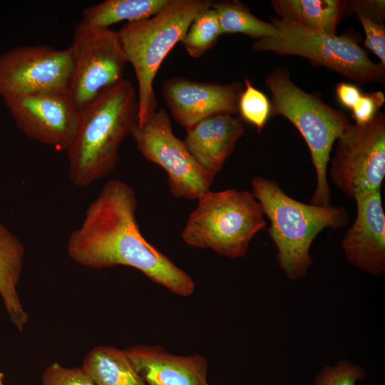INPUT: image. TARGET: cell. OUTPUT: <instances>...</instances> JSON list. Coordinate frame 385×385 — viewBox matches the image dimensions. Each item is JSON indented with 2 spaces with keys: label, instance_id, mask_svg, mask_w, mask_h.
Wrapping results in <instances>:
<instances>
[{
  "label": "cell",
  "instance_id": "cell-1",
  "mask_svg": "<svg viewBox=\"0 0 385 385\" xmlns=\"http://www.w3.org/2000/svg\"><path fill=\"white\" fill-rule=\"evenodd\" d=\"M133 189L117 179L107 181L89 204L81 225L68 238L67 252L93 269L124 265L182 297L195 288L192 278L142 235L136 219Z\"/></svg>",
  "mask_w": 385,
  "mask_h": 385
},
{
  "label": "cell",
  "instance_id": "cell-2",
  "mask_svg": "<svg viewBox=\"0 0 385 385\" xmlns=\"http://www.w3.org/2000/svg\"><path fill=\"white\" fill-rule=\"evenodd\" d=\"M138 113V92L124 78L79 110L77 131L66 150L74 185L89 187L115 170L119 148L137 125Z\"/></svg>",
  "mask_w": 385,
  "mask_h": 385
},
{
  "label": "cell",
  "instance_id": "cell-3",
  "mask_svg": "<svg viewBox=\"0 0 385 385\" xmlns=\"http://www.w3.org/2000/svg\"><path fill=\"white\" fill-rule=\"evenodd\" d=\"M252 194L270 222L268 233L274 244L279 268L292 280L304 277L312 265L310 246L324 229L346 226L350 217L335 205L301 202L286 194L273 180L256 176Z\"/></svg>",
  "mask_w": 385,
  "mask_h": 385
},
{
  "label": "cell",
  "instance_id": "cell-4",
  "mask_svg": "<svg viewBox=\"0 0 385 385\" xmlns=\"http://www.w3.org/2000/svg\"><path fill=\"white\" fill-rule=\"evenodd\" d=\"M265 84L271 93V115L287 118L309 148L317 176L310 203L330 205L332 193L327 181L330 153L337 138L352 123L344 113L325 103L319 94L298 87L287 68H274L267 76Z\"/></svg>",
  "mask_w": 385,
  "mask_h": 385
},
{
  "label": "cell",
  "instance_id": "cell-5",
  "mask_svg": "<svg viewBox=\"0 0 385 385\" xmlns=\"http://www.w3.org/2000/svg\"><path fill=\"white\" fill-rule=\"evenodd\" d=\"M212 4L210 0H171L155 16L126 22L118 31L138 82V126L145 123L156 111L153 81L162 62L181 42L194 19Z\"/></svg>",
  "mask_w": 385,
  "mask_h": 385
},
{
  "label": "cell",
  "instance_id": "cell-6",
  "mask_svg": "<svg viewBox=\"0 0 385 385\" xmlns=\"http://www.w3.org/2000/svg\"><path fill=\"white\" fill-rule=\"evenodd\" d=\"M197 202L181 233L188 245L240 258L253 237L266 227L262 206L247 190H208Z\"/></svg>",
  "mask_w": 385,
  "mask_h": 385
},
{
  "label": "cell",
  "instance_id": "cell-7",
  "mask_svg": "<svg viewBox=\"0 0 385 385\" xmlns=\"http://www.w3.org/2000/svg\"><path fill=\"white\" fill-rule=\"evenodd\" d=\"M271 20L279 36L254 41L253 50L301 56L359 84L384 81L385 66L372 61L354 36L312 30L276 16Z\"/></svg>",
  "mask_w": 385,
  "mask_h": 385
},
{
  "label": "cell",
  "instance_id": "cell-8",
  "mask_svg": "<svg viewBox=\"0 0 385 385\" xmlns=\"http://www.w3.org/2000/svg\"><path fill=\"white\" fill-rule=\"evenodd\" d=\"M330 158L334 185L356 200L381 189L385 177V115L364 125L351 124L337 138Z\"/></svg>",
  "mask_w": 385,
  "mask_h": 385
},
{
  "label": "cell",
  "instance_id": "cell-9",
  "mask_svg": "<svg viewBox=\"0 0 385 385\" xmlns=\"http://www.w3.org/2000/svg\"><path fill=\"white\" fill-rule=\"evenodd\" d=\"M70 47L73 66L68 96L79 111L123 78L128 61L118 31L81 20L75 26Z\"/></svg>",
  "mask_w": 385,
  "mask_h": 385
},
{
  "label": "cell",
  "instance_id": "cell-10",
  "mask_svg": "<svg viewBox=\"0 0 385 385\" xmlns=\"http://www.w3.org/2000/svg\"><path fill=\"white\" fill-rule=\"evenodd\" d=\"M130 135L140 154L162 168L168 175L170 192L176 198L198 200L210 190L214 177L203 170L175 135L168 113L155 111Z\"/></svg>",
  "mask_w": 385,
  "mask_h": 385
},
{
  "label": "cell",
  "instance_id": "cell-11",
  "mask_svg": "<svg viewBox=\"0 0 385 385\" xmlns=\"http://www.w3.org/2000/svg\"><path fill=\"white\" fill-rule=\"evenodd\" d=\"M73 66L71 47L24 46L0 55V96L68 94Z\"/></svg>",
  "mask_w": 385,
  "mask_h": 385
},
{
  "label": "cell",
  "instance_id": "cell-12",
  "mask_svg": "<svg viewBox=\"0 0 385 385\" xmlns=\"http://www.w3.org/2000/svg\"><path fill=\"white\" fill-rule=\"evenodd\" d=\"M16 126L27 137L67 150L76 135L79 111L66 93H38L4 98Z\"/></svg>",
  "mask_w": 385,
  "mask_h": 385
},
{
  "label": "cell",
  "instance_id": "cell-13",
  "mask_svg": "<svg viewBox=\"0 0 385 385\" xmlns=\"http://www.w3.org/2000/svg\"><path fill=\"white\" fill-rule=\"evenodd\" d=\"M243 88L237 81L220 84L172 77L163 83V96L173 118L187 129L212 115L235 114Z\"/></svg>",
  "mask_w": 385,
  "mask_h": 385
},
{
  "label": "cell",
  "instance_id": "cell-14",
  "mask_svg": "<svg viewBox=\"0 0 385 385\" xmlns=\"http://www.w3.org/2000/svg\"><path fill=\"white\" fill-rule=\"evenodd\" d=\"M356 201V216L342 240L346 260L376 277L385 272V214L381 189Z\"/></svg>",
  "mask_w": 385,
  "mask_h": 385
},
{
  "label": "cell",
  "instance_id": "cell-15",
  "mask_svg": "<svg viewBox=\"0 0 385 385\" xmlns=\"http://www.w3.org/2000/svg\"><path fill=\"white\" fill-rule=\"evenodd\" d=\"M125 352L147 385H209L207 360L198 354L178 356L149 345H136Z\"/></svg>",
  "mask_w": 385,
  "mask_h": 385
},
{
  "label": "cell",
  "instance_id": "cell-16",
  "mask_svg": "<svg viewBox=\"0 0 385 385\" xmlns=\"http://www.w3.org/2000/svg\"><path fill=\"white\" fill-rule=\"evenodd\" d=\"M244 131L240 118L231 114H218L187 128L183 142L199 165L215 178L233 153Z\"/></svg>",
  "mask_w": 385,
  "mask_h": 385
},
{
  "label": "cell",
  "instance_id": "cell-17",
  "mask_svg": "<svg viewBox=\"0 0 385 385\" xmlns=\"http://www.w3.org/2000/svg\"><path fill=\"white\" fill-rule=\"evenodd\" d=\"M24 252V244L0 222V295L11 322L20 332L29 322L17 292Z\"/></svg>",
  "mask_w": 385,
  "mask_h": 385
},
{
  "label": "cell",
  "instance_id": "cell-18",
  "mask_svg": "<svg viewBox=\"0 0 385 385\" xmlns=\"http://www.w3.org/2000/svg\"><path fill=\"white\" fill-rule=\"evenodd\" d=\"M277 17L303 27L336 34L344 11L342 0H272Z\"/></svg>",
  "mask_w": 385,
  "mask_h": 385
},
{
  "label": "cell",
  "instance_id": "cell-19",
  "mask_svg": "<svg viewBox=\"0 0 385 385\" xmlns=\"http://www.w3.org/2000/svg\"><path fill=\"white\" fill-rule=\"evenodd\" d=\"M81 367L96 385H147L135 371L125 350L113 346L93 347Z\"/></svg>",
  "mask_w": 385,
  "mask_h": 385
},
{
  "label": "cell",
  "instance_id": "cell-20",
  "mask_svg": "<svg viewBox=\"0 0 385 385\" xmlns=\"http://www.w3.org/2000/svg\"><path fill=\"white\" fill-rule=\"evenodd\" d=\"M171 0H106L84 9L82 19L100 29L126 21L134 22L150 18L165 8Z\"/></svg>",
  "mask_w": 385,
  "mask_h": 385
},
{
  "label": "cell",
  "instance_id": "cell-21",
  "mask_svg": "<svg viewBox=\"0 0 385 385\" xmlns=\"http://www.w3.org/2000/svg\"><path fill=\"white\" fill-rule=\"evenodd\" d=\"M211 7L216 11L222 34H242L257 40L278 38L279 33L270 22L255 16L238 1H212Z\"/></svg>",
  "mask_w": 385,
  "mask_h": 385
},
{
  "label": "cell",
  "instance_id": "cell-22",
  "mask_svg": "<svg viewBox=\"0 0 385 385\" xmlns=\"http://www.w3.org/2000/svg\"><path fill=\"white\" fill-rule=\"evenodd\" d=\"M222 34L217 13L210 6L194 19L181 43L188 55L197 58L211 49Z\"/></svg>",
  "mask_w": 385,
  "mask_h": 385
},
{
  "label": "cell",
  "instance_id": "cell-23",
  "mask_svg": "<svg viewBox=\"0 0 385 385\" xmlns=\"http://www.w3.org/2000/svg\"><path fill=\"white\" fill-rule=\"evenodd\" d=\"M244 83L245 88L238 101V111L245 120L261 132L271 115L270 101L246 76Z\"/></svg>",
  "mask_w": 385,
  "mask_h": 385
},
{
  "label": "cell",
  "instance_id": "cell-24",
  "mask_svg": "<svg viewBox=\"0 0 385 385\" xmlns=\"http://www.w3.org/2000/svg\"><path fill=\"white\" fill-rule=\"evenodd\" d=\"M365 376L361 366L341 360L333 366H324L315 377L314 385H355L357 380Z\"/></svg>",
  "mask_w": 385,
  "mask_h": 385
},
{
  "label": "cell",
  "instance_id": "cell-25",
  "mask_svg": "<svg viewBox=\"0 0 385 385\" xmlns=\"http://www.w3.org/2000/svg\"><path fill=\"white\" fill-rule=\"evenodd\" d=\"M41 380L43 385H96L82 367L66 368L56 361L45 369Z\"/></svg>",
  "mask_w": 385,
  "mask_h": 385
},
{
  "label": "cell",
  "instance_id": "cell-26",
  "mask_svg": "<svg viewBox=\"0 0 385 385\" xmlns=\"http://www.w3.org/2000/svg\"><path fill=\"white\" fill-rule=\"evenodd\" d=\"M384 103L385 96L381 91L362 93L351 110L354 124L364 125L369 122L380 111Z\"/></svg>",
  "mask_w": 385,
  "mask_h": 385
},
{
  "label": "cell",
  "instance_id": "cell-27",
  "mask_svg": "<svg viewBox=\"0 0 385 385\" xmlns=\"http://www.w3.org/2000/svg\"><path fill=\"white\" fill-rule=\"evenodd\" d=\"M365 34L364 46L370 50L385 66V26L362 15H356Z\"/></svg>",
  "mask_w": 385,
  "mask_h": 385
},
{
  "label": "cell",
  "instance_id": "cell-28",
  "mask_svg": "<svg viewBox=\"0 0 385 385\" xmlns=\"http://www.w3.org/2000/svg\"><path fill=\"white\" fill-rule=\"evenodd\" d=\"M355 13L362 15L377 23H383L385 18V1L384 0L344 1V14Z\"/></svg>",
  "mask_w": 385,
  "mask_h": 385
},
{
  "label": "cell",
  "instance_id": "cell-29",
  "mask_svg": "<svg viewBox=\"0 0 385 385\" xmlns=\"http://www.w3.org/2000/svg\"><path fill=\"white\" fill-rule=\"evenodd\" d=\"M335 91L340 103L350 110L357 103L362 93L356 85L344 82L337 83Z\"/></svg>",
  "mask_w": 385,
  "mask_h": 385
},
{
  "label": "cell",
  "instance_id": "cell-30",
  "mask_svg": "<svg viewBox=\"0 0 385 385\" xmlns=\"http://www.w3.org/2000/svg\"><path fill=\"white\" fill-rule=\"evenodd\" d=\"M4 378V374L2 372H0V385H4L3 379Z\"/></svg>",
  "mask_w": 385,
  "mask_h": 385
}]
</instances>
